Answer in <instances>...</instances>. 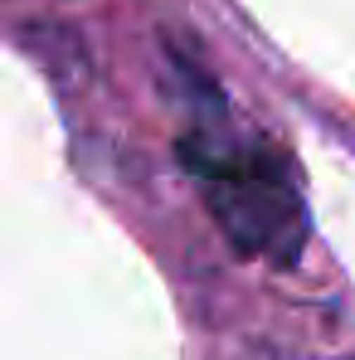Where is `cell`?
Listing matches in <instances>:
<instances>
[{
	"label": "cell",
	"mask_w": 355,
	"mask_h": 360,
	"mask_svg": "<svg viewBox=\"0 0 355 360\" xmlns=\"http://www.w3.org/2000/svg\"><path fill=\"white\" fill-rule=\"evenodd\" d=\"M185 171L205 185L209 214L243 258L292 263L306 239V210L288 161L268 146H209L205 136L180 141Z\"/></svg>",
	"instance_id": "obj_1"
}]
</instances>
